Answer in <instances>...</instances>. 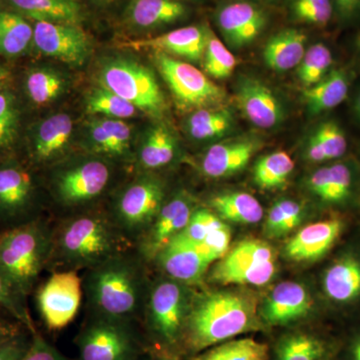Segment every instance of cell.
<instances>
[{
  "instance_id": "cell-1",
  "label": "cell",
  "mask_w": 360,
  "mask_h": 360,
  "mask_svg": "<svg viewBox=\"0 0 360 360\" xmlns=\"http://www.w3.org/2000/svg\"><path fill=\"white\" fill-rule=\"evenodd\" d=\"M134 248L110 213L78 212L53 225L49 266L54 271L89 270Z\"/></svg>"
},
{
  "instance_id": "cell-2",
  "label": "cell",
  "mask_w": 360,
  "mask_h": 360,
  "mask_svg": "<svg viewBox=\"0 0 360 360\" xmlns=\"http://www.w3.org/2000/svg\"><path fill=\"white\" fill-rule=\"evenodd\" d=\"M137 257L127 251L86 270L82 284L94 316L130 324L141 314L148 290Z\"/></svg>"
},
{
  "instance_id": "cell-3",
  "label": "cell",
  "mask_w": 360,
  "mask_h": 360,
  "mask_svg": "<svg viewBox=\"0 0 360 360\" xmlns=\"http://www.w3.org/2000/svg\"><path fill=\"white\" fill-rule=\"evenodd\" d=\"M258 328L257 309L250 297L234 291H214L193 297L182 338L189 349L201 352Z\"/></svg>"
},
{
  "instance_id": "cell-4",
  "label": "cell",
  "mask_w": 360,
  "mask_h": 360,
  "mask_svg": "<svg viewBox=\"0 0 360 360\" xmlns=\"http://www.w3.org/2000/svg\"><path fill=\"white\" fill-rule=\"evenodd\" d=\"M53 226L34 219L0 233V272L25 300L51 262Z\"/></svg>"
},
{
  "instance_id": "cell-5",
  "label": "cell",
  "mask_w": 360,
  "mask_h": 360,
  "mask_svg": "<svg viewBox=\"0 0 360 360\" xmlns=\"http://www.w3.org/2000/svg\"><path fill=\"white\" fill-rule=\"evenodd\" d=\"M99 82L101 87L143 112L160 115L165 110V96L155 75L141 63L129 59H112L101 68Z\"/></svg>"
},
{
  "instance_id": "cell-6",
  "label": "cell",
  "mask_w": 360,
  "mask_h": 360,
  "mask_svg": "<svg viewBox=\"0 0 360 360\" xmlns=\"http://www.w3.org/2000/svg\"><path fill=\"white\" fill-rule=\"evenodd\" d=\"M219 260L210 279L220 284L262 286L276 274V250L259 239L240 241Z\"/></svg>"
},
{
  "instance_id": "cell-7",
  "label": "cell",
  "mask_w": 360,
  "mask_h": 360,
  "mask_svg": "<svg viewBox=\"0 0 360 360\" xmlns=\"http://www.w3.org/2000/svg\"><path fill=\"white\" fill-rule=\"evenodd\" d=\"M165 188L160 180L143 175L118 194L110 215L120 231L136 245L165 205Z\"/></svg>"
},
{
  "instance_id": "cell-8",
  "label": "cell",
  "mask_w": 360,
  "mask_h": 360,
  "mask_svg": "<svg viewBox=\"0 0 360 360\" xmlns=\"http://www.w3.org/2000/svg\"><path fill=\"white\" fill-rule=\"evenodd\" d=\"M186 284L167 278L148 288L144 310L151 329L168 345L182 338L193 302Z\"/></svg>"
},
{
  "instance_id": "cell-9",
  "label": "cell",
  "mask_w": 360,
  "mask_h": 360,
  "mask_svg": "<svg viewBox=\"0 0 360 360\" xmlns=\"http://www.w3.org/2000/svg\"><path fill=\"white\" fill-rule=\"evenodd\" d=\"M155 63L177 103L184 108H217L224 90L191 63L156 52Z\"/></svg>"
},
{
  "instance_id": "cell-10",
  "label": "cell",
  "mask_w": 360,
  "mask_h": 360,
  "mask_svg": "<svg viewBox=\"0 0 360 360\" xmlns=\"http://www.w3.org/2000/svg\"><path fill=\"white\" fill-rule=\"evenodd\" d=\"M111 179L106 161L89 158L59 170L53 179L54 196L63 207H82L101 198Z\"/></svg>"
},
{
  "instance_id": "cell-11",
  "label": "cell",
  "mask_w": 360,
  "mask_h": 360,
  "mask_svg": "<svg viewBox=\"0 0 360 360\" xmlns=\"http://www.w3.org/2000/svg\"><path fill=\"white\" fill-rule=\"evenodd\" d=\"M84 284L77 270L53 271L39 288L37 302L45 326L51 330L66 328L78 314Z\"/></svg>"
},
{
  "instance_id": "cell-12",
  "label": "cell",
  "mask_w": 360,
  "mask_h": 360,
  "mask_svg": "<svg viewBox=\"0 0 360 360\" xmlns=\"http://www.w3.org/2000/svg\"><path fill=\"white\" fill-rule=\"evenodd\" d=\"M82 360H134L136 342L129 324L94 316L78 338Z\"/></svg>"
},
{
  "instance_id": "cell-13",
  "label": "cell",
  "mask_w": 360,
  "mask_h": 360,
  "mask_svg": "<svg viewBox=\"0 0 360 360\" xmlns=\"http://www.w3.org/2000/svg\"><path fill=\"white\" fill-rule=\"evenodd\" d=\"M194 210L193 200L188 194H176L165 202L155 219L139 239L135 248L144 260L153 262L172 239L186 229Z\"/></svg>"
},
{
  "instance_id": "cell-14",
  "label": "cell",
  "mask_w": 360,
  "mask_h": 360,
  "mask_svg": "<svg viewBox=\"0 0 360 360\" xmlns=\"http://www.w3.org/2000/svg\"><path fill=\"white\" fill-rule=\"evenodd\" d=\"M33 44L45 56L75 65H82L91 49L89 37L78 25L51 21L35 22Z\"/></svg>"
},
{
  "instance_id": "cell-15",
  "label": "cell",
  "mask_w": 360,
  "mask_h": 360,
  "mask_svg": "<svg viewBox=\"0 0 360 360\" xmlns=\"http://www.w3.org/2000/svg\"><path fill=\"white\" fill-rule=\"evenodd\" d=\"M217 260L219 258L212 251L179 233L161 251L155 262L169 278L193 285L202 281L208 267Z\"/></svg>"
},
{
  "instance_id": "cell-16",
  "label": "cell",
  "mask_w": 360,
  "mask_h": 360,
  "mask_svg": "<svg viewBox=\"0 0 360 360\" xmlns=\"http://www.w3.org/2000/svg\"><path fill=\"white\" fill-rule=\"evenodd\" d=\"M34 184L32 174L20 165L0 167V222L9 227L30 221Z\"/></svg>"
},
{
  "instance_id": "cell-17",
  "label": "cell",
  "mask_w": 360,
  "mask_h": 360,
  "mask_svg": "<svg viewBox=\"0 0 360 360\" xmlns=\"http://www.w3.org/2000/svg\"><path fill=\"white\" fill-rule=\"evenodd\" d=\"M343 226L345 224L340 219L321 220L307 225L286 243L284 252L293 262L321 259L338 240Z\"/></svg>"
},
{
  "instance_id": "cell-18",
  "label": "cell",
  "mask_w": 360,
  "mask_h": 360,
  "mask_svg": "<svg viewBox=\"0 0 360 360\" xmlns=\"http://www.w3.org/2000/svg\"><path fill=\"white\" fill-rule=\"evenodd\" d=\"M236 98L246 118L259 129H272L283 122V106L272 90L262 82L251 78L241 80Z\"/></svg>"
},
{
  "instance_id": "cell-19",
  "label": "cell",
  "mask_w": 360,
  "mask_h": 360,
  "mask_svg": "<svg viewBox=\"0 0 360 360\" xmlns=\"http://www.w3.org/2000/svg\"><path fill=\"white\" fill-rule=\"evenodd\" d=\"M311 307V297L302 284L285 281L270 291L262 315L270 326H285L309 314Z\"/></svg>"
},
{
  "instance_id": "cell-20",
  "label": "cell",
  "mask_w": 360,
  "mask_h": 360,
  "mask_svg": "<svg viewBox=\"0 0 360 360\" xmlns=\"http://www.w3.org/2000/svg\"><path fill=\"white\" fill-rule=\"evenodd\" d=\"M207 39V32L202 28L186 26L151 39L131 40L125 42L123 46L135 51L153 49L158 52L181 56L188 60L198 61L205 56Z\"/></svg>"
},
{
  "instance_id": "cell-21",
  "label": "cell",
  "mask_w": 360,
  "mask_h": 360,
  "mask_svg": "<svg viewBox=\"0 0 360 360\" xmlns=\"http://www.w3.org/2000/svg\"><path fill=\"white\" fill-rule=\"evenodd\" d=\"M217 22L229 44L241 49L257 39L266 18L257 6L248 2H234L220 9Z\"/></svg>"
},
{
  "instance_id": "cell-22",
  "label": "cell",
  "mask_w": 360,
  "mask_h": 360,
  "mask_svg": "<svg viewBox=\"0 0 360 360\" xmlns=\"http://www.w3.org/2000/svg\"><path fill=\"white\" fill-rule=\"evenodd\" d=\"M259 148V142L239 139L215 144L201 160V172L210 179H224L238 174L248 165Z\"/></svg>"
},
{
  "instance_id": "cell-23",
  "label": "cell",
  "mask_w": 360,
  "mask_h": 360,
  "mask_svg": "<svg viewBox=\"0 0 360 360\" xmlns=\"http://www.w3.org/2000/svg\"><path fill=\"white\" fill-rule=\"evenodd\" d=\"M186 238L203 245L220 259L229 251L231 231L217 213L207 210H194L191 221L181 232Z\"/></svg>"
},
{
  "instance_id": "cell-24",
  "label": "cell",
  "mask_w": 360,
  "mask_h": 360,
  "mask_svg": "<svg viewBox=\"0 0 360 360\" xmlns=\"http://www.w3.org/2000/svg\"><path fill=\"white\" fill-rule=\"evenodd\" d=\"M131 137V129L122 120H96L89 127V148L96 155L124 158L129 155Z\"/></svg>"
},
{
  "instance_id": "cell-25",
  "label": "cell",
  "mask_w": 360,
  "mask_h": 360,
  "mask_svg": "<svg viewBox=\"0 0 360 360\" xmlns=\"http://www.w3.org/2000/svg\"><path fill=\"white\" fill-rule=\"evenodd\" d=\"M73 131L72 118L58 113L45 120L33 141V155L39 162H49L65 150Z\"/></svg>"
},
{
  "instance_id": "cell-26",
  "label": "cell",
  "mask_w": 360,
  "mask_h": 360,
  "mask_svg": "<svg viewBox=\"0 0 360 360\" xmlns=\"http://www.w3.org/2000/svg\"><path fill=\"white\" fill-rule=\"evenodd\" d=\"M307 37L300 30H283L270 37L265 44L264 56L265 65L271 70L286 71L300 65L305 54Z\"/></svg>"
},
{
  "instance_id": "cell-27",
  "label": "cell",
  "mask_w": 360,
  "mask_h": 360,
  "mask_svg": "<svg viewBox=\"0 0 360 360\" xmlns=\"http://www.w3.org/2000/svg\"><path fill=\"white\" fill-rule=\"evenodd\" d=\"M323 290L335 302H350L359 297L360 260L352 255L336 260L324 274Z\"/></svg>"
},
{
  "instance_id": "cell-28",
  "label": "cell",
  "mask_w": 360,
  "mask_h": 360,
  "mask_svg": "<svg viewBox=\"0 0 360 360\" xmlns=\"http://www.w3.org/2000/svg\"><path fill=\"white\" fill-rule=\"evenodd\" d=\"M21 13L37 21L73 23L82 20V7L75 0H7Z\"/></svg>"
},
{
  "instance_id": "cell-29",
  "label": "cell",
  "mask_w": 360,
  "mask_h": 360,
  "mask_svg": "<svg viewBox=\"0 0 360 360\" xmlns=\"http://www.w3.org/2000/svg\"><path fill=\"white\" fill-rule=\"evenodd\" d=\"M210 205L221 219L240 224H255L264 217L259 201L245 193H222L210 200Z\"/></svg>"
},
{
  "instance_id": "cell-30",
  "label": "cell",
  "mask_w": 360,
  "mask_h": 360,
  "mask_svg": "<svg viewBox=\"0 0 360 360\" xmlns=\"http://www.w3.org/2000/svg\"><path fill=\"white\" fill-rule=\"evenodd\" d=\"M176 155V141L165 125H156L142 142L139 163L143 170H156L172 163Z\"/></svg>"
},
{
  "instance_id": "cell-31",
  "label": "cell",
  "mask_w": 360,
  "mask_h": 360,
  "mask_svg": "<svg viewBox=\"0 0 360 360\" xmlns=\"http://www.w3.org/2000/svg\"><path fill=\"white\" fill-rule=\"evenodd\" d=\"M348 94L347 78L345 73L335 70L316 84L303 91L310 112H323L340 105Z\"/></svg>"
},
{
  "instance_id": "cell-32",
  "label": "cell",
  "mask_w": 360,
  "mask_h": 360,
  "mask_svg": "<svg viewBox=\"0 0 360 360\" xmlns=\"http://www.w3.org/2000/svg\"><path fill=\"white\" fill-rule=\"evenodd\" d=\"M186 11V6L175 0H134L129 18L139 27H153L179 20Z\"/></svg>"
},
{
  "instance_id": "cell-33",
  "label": "cell",
  "mask_w": 360,
  "mask_h": 360,
  "mask_svg": "<svg viewBox=\"0 0 360 360\" xmlns=\"http://www.w3.org/2000/svg\"><path fill=\"white\" fill-rule=\"evenodd\" d=\"M32 42L33 27L22 16L8 11L0 13V56H20Z\"/></svg>"
},
{
  "instance_id": "cell-34",
  "label": "cell",
  "mask_w": 360,
  "mask_h": 360,
  "mask_svg": "<svg viewBox=\"0 0 360 360\" xmlns=\"http://www.w3.org/2000/svg\"><path fill=\"white\" fill-rule=\"evenodd\" d=\"M233 118L225 108H207L198 110L189 117L187 129L196 141H210L226 134Z\"/></svg>"
},
{
  "instance_id": "cell-35",
  "label": "cell",
  "mask_w": 360,
  "mask_h": 360,
  "mask_svg": "<svg viewBox=\"0 0 360 360\" xmlns=\"http://www.w3.org/2000/svg\"><path fill=\"white\" fill-rule=\"evenodd\" d=\"M293 169L292 158L284 151H277L259 158L253 170V179L262 188H278L285 184Z\"/></svg>"
},
{
  "instance_id": "cell-36",
  "label": "cell",
  "mask_w": 360,
  "mask_h": 360,
  "mask_svg": "<svg viewBox=\"0 0 360 360\" xmlns=\"http://www.w3.org/2000/svg\"><path fill=\"white\" fill-rule=\"evenodd\" d=\"M193 360H269V347L252 338L225 341Z\"/></svg>"
},
{
  "instance_id": "cell-37",
  "label": "cell",
  "mask_w": 360,
  "mask_h": 360,
  "mask_svg": "<svg viewBox=\"0 0 360 360\" xmlns=\"http://www.w3.org/2000/svg\"><path fill=\"white\" fill-rule=\"evenodd\" d=\"M136 110L137 108L134 104L104 87L92 90L87 96L86 111L91 115H101L113 120H123L132 117Z\"/></svg>"
},
{
  "instance_id": "cell-38",
  "label": "cell",
  "mask_w": 360,
  "mask_h": 360,
  "mask_svg": "<svg viewBox=\"0 0 360 360\" xmlns=\"http://www.w3.org/2000/svg\"><path fill=\"white\" fill-rule=\"evenodd\" d=\"M65 89V79L51 70L32 71L26 78V90L33 103L47 104L60 96Z\"/></svg>"
},
{
  "instance_id": "cell-39",
  "label": "cell",
  "mask_w": 360,
  "mask_h": 360,
  "mask_svg": "<svg viewBox=\"0 0 360 360\" xmlns=\"http://www.w3.org/2000/svg\"><path fill=\"white\" fill-rule=\"evenodd\" d=\"M333 54L323 44H316L305 51L302 63L298 65L297 75L307 87L316 84L326 77L333 65Z\"/></svg>"
},
{
  "instance_id": "cell-40",
  "label": "cell",
  "mask_w": 360,
  "mask_h": 360,
  "mask_svg": "<svg viewBox=\"0 0 360 360\" xmlns=\"http://www.w3.org/2000/svg\"><path fill=\"white\" fill-rule=\"evenodd\" d=\"M324 352L321 340L314 336L297 333L281 341L276 360H321Z\"/></svg>"
},
{
  "instance_id": "cell-41",
  "label": "cell",
  "mask_w": 360,
  "mask_h": 360,
  "mask_svg": "<svg viewBox=\"0 0 360 360\" xmlns=\"http://www.w3.org/2000/svg\"><path fill=\"white\" fill-rule=\"evenodd\" d=\"M205 70L210 77L226 78L233 72L238 65L236 56L219 39L208 35L205 52Z\"/></svg>"
},
{
  "instance_id": "cell-42",
  "label": "cell",
  "mask_w": 360,
  "mask_h": 360,
  "mask_svg": "<svg viewBox=\"0 0 360 360\" xmlns=\"http://www.w3.org/2000/svg\"><path fill=\"white\" fill-rule=\"evenodd\" d=\"M352 175L349 168L342 163L326 167V188L321 200L329 203H338L349 196Z\"/></svg>"
},
{
  "instance_id": "cell-43",
  "label": "cell",
  "mask_w": 360,
  "mask_h": 360,
  "mask_svg": "<svg viewBox=\"0 0 360 360\" xmlns=\"http://www.w3.org/2000/svg\"><path fill=\"white\" fill-rule=\"evenodd\" d=\"M311 139L321 148L326 160H335L345 155L347 149V141L345 132L338 123L324 122L317 129Z\"/></svg>"
},
{
  "instance_id": "cell-44",
  "label": "cell",
  "mask_w": 360,
  "mask_h": 360,
  "mask_svg": "<svg viewBox=\"0 0 360 360\" xmlns=\"http://www.w3.org/2000/svg\"><path fill=\"white\" fill-rule=\"evenodd\" d=\"M0 309L6 310L16 321L27 326V328L32 331L33 335L37 333L32 317L26 309L25 300L13 290L1 272H0Z\"/></svg>"
},
{
  "instance_id": "cell-45",
  "label": "cell",
  "mask_w": 360,
  "mask_h": 360,
  "mask_svg": "<svg viewBox=\"0 0 360 360\" xmlns=\"http://www.w3.org/2000/svg\"><path fill=\"white\" fill-rule=\"evenodd\" d=\"M18 113L11 94L0 91V148H7L15 139Z\"/></svg>"
},
{
  "instance_id": "cell-46",
  "label": "cell",
  "mask_w": 360,
  "mask_h": 360,
  "mask_svg": "<svg viewBox=\"0 0 360 360\" xmlns=\"http://www.w3.org/2000/svg\"><path fill=\"white\" fill-rule=\"evenodd\" d=\"M293 11L296 18L312 25H323L333 16L330 0H295Z\"/></svg>"
},
{
  "instance_id": "cell-47",
  "label": "cell",
  "mask_w": 360,
  "mask_h": 360,
  "mask_svg": "<svg viewBox=\"0 0 360 360\" xmlns=\"http://www.w3.org/2000/svg\"><path fill=\"white\" fill-rule=\"evenodd\" d=\"M18 360H68L56 348L37 333L33 335L30 347Z\"/></svg>"
},
{
  "instance_id": "cell-48",
  "label": "cell",
  "mask_w": 360,
  "mask_h": 360,
  "mask_svg": "<svg viewBox=\"0 0 360 360\" xmlns=\"http://www.w3.org/2000/svg\"><path fill=\"white\" fill-rule=\"evenodd\" d=\"M264 231L269 238H281L288 234L286 233L283 212L278 202L274 203L267 213Z\"/></svg>"
},
{
  "instance_id": "cell-49",
  "label": "cell",
  "mask_w": 360,
  "mask_h": 360,
  "mask_svg": "<svg viewBox=\"0 0 360 360\" xmlns=\"http://www.w3.org/2000/svg\"><path fill=\"white\" fill-rule=\"evenodd\" d=\"M284 215L286 233H290L302 222L303 217V208L300 203L290 200L277 201Z\"/></svg>"
},
{
  "instance_id": "cell-50",
  "label": "cell",
  "mask_w": 360,
  "mask_h": 360,
  "mask_svg": "<svg viewBox=\"0 0 360 360\" xmlns=\"http://www.w3.org/2000/svg\"><path fill=\"white\" fill-rule=\"evenodd\" d=\"M30 342L18 335L0 347V360H18L25 354Z\"/></svg>"
},
{
  "instance_id": "cell-51",
  "label": "cell",
  "mask_w": 360,
  "mask_h": 360,
  "mask_svg": "<svg viewBox=\"0 0 360 360\" xmlns=\"http://www.w3.org/2000/svg\"><path fill=\"white\" fill-rule=\"evenodd\" d=\"M20 335L18 326L0 317V347Z\"/></svg>"
},
{
  "instance_id": "cell-52",
  "label": "cell",
  "mask_w": 360,
  "mask_h": 360,
  "mask_svg": "<svg viewBox=\"0 0 360 360\" xmlns=\"http://www.w3.org/2000/svg\"><path fill=\"white\" fill-rule=\"evenodd\" d=\"M335 2L342 18H350L360 9V0H335Z\"/></svg>"
},
{
  "instance_id": "cell-53",
  "label": "cell",
  "mask_w": 360,
  "mask_h": 360,
  "mask_svg": "<svg viewBox=\"0 0 360 360\" xmlns=\"http://www.w3.org/2000/svg\"><path fill=\"white\" fill-rule=\"evenodd\" d=\"M8 79V71L0 66V87L2 86Z\"/></svg>"
},
{
  "instance_id": "cell-54",
  "label": "cell",
  "mask_w": 360,
  "mask_h": 360,
  "mask_svg": "<svg viewBox=\"0 0 360 360\" xmlns=\"http://www.w3.org/2000/svg\"><path fill=\"white\" fill-rule=\"evenodd\" d=\"M354 360H360V338L356 340L354 345Z\"/></svg>"
},
{
  "instance_id": "cell-55",
  "label": "cell",
  "mask_w": 360,
  "mask_h": 360,
  "mask_svg": "<svg viewBox=\"0 0 360 360\" xmlns=\"http://www.w3.org/2000/svg\"><path fill=\"white\" fill-rule=\"evenodd\" d=\"M158 360H181L179 359L177 355L172 354H165L162 355H160V357H158Z\"/></svg>"
},
{
  "instance_id": "cell-56",
  "label": "cell",
  "mask_w": 360,
  "mask_h": 360,
  "mask_svg": "<svg viewBox=\"0 0 360 360\" xmlns=\"http://www.w3.org/2000/svg\"><path fill=\"white\" fill-rule=\"evenodd\" d=\"M356 110H357V112H359V115H360V94H359V97H357Z\"/></svg>"
},
{
  "instance_id": "cell-57",
  "label": "cell",
  "mask_w": 360,
  "mask_h": 360,
  "mask_svg": "<svg viewBox=\"0 0 360 360\" xmlns=\"http://www.w3.org/2000/svg\"><path fill=\"white\" fill-rule=\"evenodd\" d=\"M359 49H360V37H359Z\"/></svg>"
},
{
  "instance_id": "cell-58",
  "label": "cell",
  "mask_w": 360,
  "mask_h": 360,
  "mask_svg": "<svg viewBox=\"0 0 360 360\" xmlns=\"http://www.w3.org/2000/svg\"><path fill=\"white\" fill-rule=\"evenodd\" d=\"M0 310H2L1 309H0Z\"/></svg>"
}]
</instances>
